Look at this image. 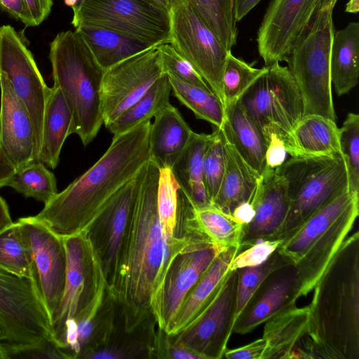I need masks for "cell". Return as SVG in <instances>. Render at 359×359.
<instances>
[{"instance_id": "obj_24", "label": "cell", "mask_w": 359, "mask_h": 359, "mask_svg": "<svg viewBox=\"0 0 359 359\" xmlns=\"http://www.w3.org/2000/svg\"><path fill=\"white\" fill-rule=\"evenodd\" d=\"M156 326V320L151 312L135 326L126 328L123 311L117 302L115 321L109 337L103 345L90 353L87 358L154 359Z\"/></svg>"}, {"instance_id": "obj_8", "label": "cell", "mask_w": 359, "mask_h": 359, "mask_svg": "<svg viewBox=\"0 0 359 359\" xmlns=\"http://www.w3.org/2000/svg\"><path fill=\"white\" fill-rule=\"evenodd\" d=\"M239 100L265 140L276 133L287 151L291 132L304 116L302 97L287 67L280 62L267 66Z\"/></svg>"}, {"instance_id": "obj_42", "label": "cell", "mask_w": 359, "mask_h": 359, "mask_svg": "<svg viewBox=\"0 0 359 359\" xmlns=\"http://www.w3.org/2000/svg\"><path fill=\"white\" fill-rule=\"evenodd\" d=\"M267 71V66L255 68L229 52L222 76L223 105L238 100Z\"/></svg>"}, {"instance_id": "obj_30", "label": "cell", "mask_w": 359, "mask_h": 359, "mask_svg": "<svg viewBox=\"0 0 359 359\" xmlns=\"http://www.w3.org/2000/svg\"><path fill=\"white\" fill-rule=\"evenodd\" d=\"M287 152L292 157L341 154L339 128L335 121L316 114L304 115L291 132Z\"/></svg>"}, {"instance_id": "obj_60", "label": "cell", "mask_w": 359, "mask_h": 359, "mask_svg": "<svg viewBox=\"0 0 359 359\" xmlns=\"http://www.w3.org/2000/svg\"><path fill=\"white\" fill-rule=\"evenodd\" d=\"M345 11L349 13H357L359 11V0H348L346 4Z\"/></svg>"}, {"instance_id": "obj_2", "label": "cell", "mask_w": 359, "mask_h": 359, "mask_svg": "<svg viewBox=\"0 0 359 359\" xmlns=\"http://www.w3.org/2000/svg\"><path fill=\"white\" fill-rule=\"evenodd\" d=\"M151 126L147 120L114 135L101 158L35 216L62 237L84 230L104 203L149 161Z\"/></svg>"}, {"instance_id": "obj_7", "label": "cell", "mask_w": 359, "mask_h": 359, "mask_svg": "<svg viewBox=\"0 0 359 359\" xmlns=\"http://www.w3.org/2000/svg\"><path fill=\"white\" fill-rule=\"evenodd\" d=\"M62 238L67 254L65 284L50 319L52 337L59 347L66 334L90 311L107 286L84 231Z\"/></svg>"}, {"instance_id": "obj_48", "label": "cell", "mask_w": 359, "mask_h": 359, "mask_svg": "<svg viewBox=\"0 0 359 359\" xmlns=\"http://www.w3.org/2000/svg\"><path fill=\"white\" fill-rule=\"evenodd\" d=\"M3 359L11 358H65L53 339L27 344L0 343Z\"/></svg>"}, {"instance_id": "obj_27", "label": "cell", "mask_w": 359, "mask_h": 359, "mask_svg": "<svg viewBox=\"0 0 359 359\" xmlns=\"http://www.w3.org/2000/svg\"><path fill=\"white\" fill-rule=\"evenodd\" d=\"M358 198L359 194L349 189L337 195L313 214L292 236L282 241L276 250L295 266L316 239Z\"/></svg>"}, {"instance_id": "obj_28", "label": "cell", "mask_w": 359, "mask_h": 359, "mask_svg": "<svg viewBox=\"0 0 359 359\" xmlns=\"http://www.w3.org/2000/svg\"><path fill=\"white\" fill-rule=\"evenodd\" d=\"M309 305H296L273 316L263 332L266 347L261 359H292V353L308 334Z\"/></svg>"}, {"instance_id": "obj_39", "label": "cell", "mask_w": 359, "mask_h": 359, "mask_svg": "<svg viewBox=\"0 0 359 359\" xmlns=\"http://www.w3.org/2000/svg\"><path fill=\"white\" fill-rule=\"evenodd\" d=\"M7 187L44 205L58 193L55 175L39 161H32L16 169Z\"/></svg>"}, {"instance_id": "obj_43", "label": "cell", "mask_w": 359, "mask_h": 359, "mask_svg": "<svg viewBox=\"0 0 359 359\" xmlns=\"http://www.w3.org/2000/svg\"><path fill=\"white\" fill-rule=\"evenodd\" d=\"M226 167V150L223 132L215 127L209 135L203 158V179L211 203L216 197Z\"/></svg>"}, {"instance_id": "obj_37", "label": "cell", "mask_w": 359, "mask_h": 359, "mask_svg": "<svg viewBox=\"0 0 359 359\" xmlns=\"http://www.w3.org/2000/svg\"><path fill=\"white\" fill-rule=\"evenodd\" d=\"M172 90L167 74H163L131 107L106 128L114 135L126 133L138 124L150 120L168 107Z\"/></svg>"}, {"instance_id": "obj_29", "label": "cell", "mask_w": 359, "mask_h": 359, "mask_svg": "<svg viewBox=\"0 0 359 359\" xmlns=\"http://www.w3.org/2000/svg\"><path fill=\"white\" fill-rule=\"evenodd\" d=\"M240 251L239 248H231L217 255L185 297L168 334L181 331L211 302L229 272L231 261Z\"/></svg>"}, {"instance_id": "obj_46", "label": "cell", "mask_w": 359, "mask_h": 359, "mask_svg": "<svg viewBox=\"0 0 359 359\" xmlns=\"http://www.w3.org/2000/svg\"><path fill=\"white\" fill-rule=\"evenodd\" d=\"M339 145L344 160L348 189L359 194V115L348 113L339 128Z\"/></svg>"}, {"instance_id": "obj_14", "label": "cell", "mask_w": 359, "mask_h": 359, "mask_svg": "<svg viewBox=\"0 0 359 359\" xmlns=\"http://www.w3.org/2000/svg\"><path fill=\"white\" fill-rule=\"evenodd\" d=\"M0 73L29 114L34 134V161H37L49 88L22 37L9 25L0 27Z\"/></svg>"}, {"instance_id": "obj_63", "label": "cell", "mask_w": 359, "mask_h": 359, "mask_svg": "<svg viewBox=\"0 0 359 359\" xmlns=\"http://www.w3.org/2000/svg\"><path fill=\"white\" fill-rule=\"evenodd\" d=\"M176 1V0H172V1Z\"/></svg>"}, {"instance_id": "obj_18", "label": "cell", "mask_w": 359, "mask_h": 359, "mask_svg": "<svg viewBox=\"0 0 359 359\" xmlns=\"http://www.w3.org/2000/svg\"><path fill=\"white\" fill-rule=\"evenodd\" d=\"M323 0H271L257 32L265 66L280 62L304 31Z\"/></svg>"}, {"instance_id": "obj_57", "label": "cell", "mask_w": 359, "mask_h": 359, "mask_svg": "<svg viewBox=\"0 0 359 359\" xmlns=\"http://www.w3.org/2000/svg\"><path fill=\"white\" fill-rule=\"evenodd\" d=\"M262 0H234L235 17L237 22L241 20Z\"/></svg>"}, {"instance_id": "obj_20", "label": "cell", "mask_w": 359, "mask_h": 359, "mask_svg": "<svg viewBox=\"0 0 359 359\" xmlns=\"http://www.w3.org/2000/svg\"><path fill=\"white\" fill-rule=\"evenodd\" d=\"M255 215L243 226L241 250L255 243L273 241L281 228L289 209L285 180L266 166L252 201Z\"/></svg>"}, {"instance_id": "obj_62", "label": "cell", "mask_w": 359, "mask_h": 359, "mask_svg": "<svg viewBox=\"0 0 359 359\" xmlns=\"http://www.w3.org/2000/svg\"><path fill=\"white\" fill-rule=\"evenodd\" d=\"M3 341V334H2V331H1V329L0 327V342Z\"/></svg>"}, {"instance_id": "obj_41", "label": "cell", "mask_w": 359, "mask_h": 359, "mask_svg": "<svg viewBox=\"0 0 359 359\" xmlns=\"http://www.w3.org/2000/svg\"><path fill=\"white\" fill-rule=\"evenodd\" d=\"M0 268L36 283L32 257L17 222L0 232Z\"/></svg>"}, {"instance_id": "obj_6", "label": "cell", "mask_w": 359, "mask_h": 359, "mask_svg": "<svg viewBox=\"0 0 359 359\" xmlns=\"http://www.w3.org/2000/svg\"><path fill=\"white\" fill-rule=\"evenodd\" d=\"M287 185L289 209L275 240L292 236L316 211L348 189L341 154L321 157H291L274 169Z\"/></svg>"}, {"instance_id": "obj_10", "label": "cell", "mask_w": 359, "mask_h": 359, "mask_svg": "<svg viewBox=\"0 0 359 359\" xmlns=\"http://www.w3.org/2000/svg\"><path fill=\"white\" fill-rule=\"evenodd\" d=\"M142 169L104 203L83 230L111 292L115 287L122 261L141 182Z\"/></svg>"}, {"instance_id": "obj_17", "label": "cell", "mask_w": 359, "mask_h": 359, "mask_svg": "<svg viewBox=\"0 0 359 359\" xmlns=\"http://www.w3.org/2000/svg\"><path fill=\"white\" fill-rule=\"evenodd\" d=\"M17 222L29 250L37 287L51 319L65 284L67 254L63 238L36 216L22 217Z\"/></svg>"}, {"instance_id": "obj_49", "label": "cell", "mask_w": 359, "mask_h": 359, "mask_svg": "<svg viewBox=\"0 0 359 359\" xmlns=\"http://www.w3.org/2000/svg\"><path fill=\"white\" fill-rule=\"evenodd\" d=\"M280 243L277 240H266L259 241L244 251L238 253L231 261L229 270L257 266L268 259V258L276 250Z\"/></svg>"}, {"instance_id": "obj_21", "label": "cell", "mask_w": 359, "mask_h": 359, "mask_svg": "<svg viewBox=\"0 0 359 359\" xmlns=\"http://www.w3.org/2000/svg\"><path fill=\"white\" fill-rule=\"evenodd\" d=\"M0 143L15 170L34 161V134L25 106L0 73Z\"/></svg>"}, {"instance_id": "obj_51", "label": "cell", "mask_w": 359, "mask_h": 359, "mask_svg": "<svg viewBox=\"0 0 359 359\" xmlns=\"http://www.w3.org/2000/svg\"><path fill=\"white\" fill-rule=\"evenodd\" d=\"M266 142V164L269 168L276 169L286 161L288 154L283 142L276 133H270Z\"/></svg>"}, {"instance_id": "obj_5", "label": "cell", "mask_w": 359, "mask_h": 359, "mask_svg": "<svg viewBox=\"0 0 359 359\" xmlns=\"http://www.w3.org/2000/svg\"><path fill=\"white\" fill-rule=\"evenodd\" d=\"M337 0H323L284 57L302 97L304 115L336 121L330 54L334 33L332 12Z\"/></svg>"}, {"instance_id": "obj_33", "label": "cell", "mask_w": 359, "mask_h": 359, "mask_svg": "<svg viewBox=\"0 0 359 359\" xmlns=\"http://www.w3.org/2000/svg\"><path fill=\"white\" fill-rule=\"evenodd\" d=\"M208 138L209 135L192 131L187 145L171 167L180 189L194 208L212 205L203 179V158Z\"/></svg>"}, {"instance_id": "obj_52", "label": "cell", "mask_w": 359, "mask_h": 359, "mask_svg": "<svg viewBox=\"0 0 359 359\" xmlns=\"http://www.w3.org/2000/svg\"><path fill=\"white\" fill-rule=\"evenodd\" d=\"M266 347V341L262 338L245 346L226 350L224 356L229 359H261Z\"/></svg>"}, {"instance_id": "obj_34", "label": "cell", "mask_w": 359, "mask_h": 359, "mask_svg": "<svg viewBox=\"0 0 359 359\" xmlns=\"http://www.w3.org/2000/svg\"><path fill=\"white\" fill-rule=\"evenodd\" d=\"M72 116L61 90L51 88L43 118L41 147L36 161L55 169L67 137L72 134Z\"/></svg>"}, {"instance_id": "obj_3", "label": "cell", "mask_w": 359, "mask_h": 359, "mask_svg": "<svg viewBox=\"0 0 359 359\" xmlns=\"http://www.w3.org/2000/svg\"><path fill=\"white\" fill-rule=\"evenodd\" d=\"M308 334L319 358L359 359V233L346 238L314 287Z\"/></svg>"}, {"instance_id": "obj_1", "label": "cell", "mask_w": 359, "mask_h": 359, "mask_svg": "<svg viewBox=\"0 0 359 359\" xmlns=\"http://www.w3.org/2000/svg\"><path fill=\"white\" fill-rule=\"evenodd\" d=\"M159 168L151 159L142 169L137 196L122 261L111 292L121 306L127 329L141 322L151 311L153 293L170 258L199 232L167 238L157 210Z\"/></svg>"}, {"instance_id": "obj_35", "label": "cell", "mask_w": 359, "mask_h": 359, "mask_svg": "<svg viewBox=\"0 0 359 359\" xmlns=\"http://www.w3.org/2000/svg\"><path fill=\"white\" fill-rule=\"evenodd\" d=\"M75 30L81 35L96 60L104 70L128 57L154 48L104 28L79 26Z\"/></svg>"}, {"instance_id": "obj_44", "label": "cell", "mask_w": 359, "mask_h": 359, "mask_svg": "<svg viewBox=\"0 0 359 359\" xmlns=\"http://www.w3.org/2000/svg\"><path fill=\"white\" fill-rule=\"evenodd\" d=\"M179 189L171 168H159L157 210L163 233L167 238L176 236Z\"/></svg>"}, {"instance_id": "obj_45", "label": "cell", "mask_w": 359, "mask_h": 359, "mask_svg": "<svg viewBox=\"0 0 359 359\" xmlns=\"http://www.w3.org/2000/svg\"><path fill=\"white\" fill-rule=\"evenodd\" d=\"M289 263L276 250L262 264L236 269V318L263 280L274 270ZM236 320V319H235Z\"/></svg>"}, {"instance_id": "obj_55", "label": "cell", "mask_w": 359, "mask_h": 359, "mask_svg": "<svg viewBox=\"0 0 359 359\" xmlns=\"http://www.w3.org/2000/svg\"><path fill=\"white\" fill-rule=\"evenodd\" d=\"M15 171V167L6 156L0 143V189L7 187Z\"/></svg>"}, {"instance_id": "obj_58", "label": "cell", "mask_w": 359, "mask_h": 359, "mask_svg": "<svg viewBox=\"0 0 359 359\" xmlns=\"http://www.w3.org/2000/svg\"><path fill=\"white\" fill-rule=\"evenodd\" d=\"M13 223L7 203L0 195V232Z\"/></svg>"}, {"instance_id": "obj_25", "label": "cell", "mask_w": 359, "mask_h": 359, "mask_svg": "<svg viewBox=\"0 0 359 359\" xmlns=\"http://www.w3.org/2000/svg\"><path fill=\"white\" fill-rule=\"evenodd\" d=\"M220 128L243 160L262 175L266 166L267 142L240 100L224 107V118Z\"/></svg>"}, {"instance_id": "obj_31", "label": "cell", "mask_w": 359, "mask_h": 359, "mask_svg": "<svg viewBox=\"0 0 359 359\" xmlns=\"http://www.w3.org/2000/svg\"><path fill=\"white\" fill-rule=\"evenodd\" d=\"M224 142L225 170L219 191L212 204L224 213L231 215L238 205L252 202L262 175L243 160L225 137Z\"/></svg>"}, {"instance_id": "obj_50", "label": "cell", "mask_w": 359, "mask_h": 359, "mask_svg": "<svg viewBox=\"0 0 359 359\" xmlns=\"http://www.w3.org/2000/svg\"><path fill=\"white\" fill-rule=\"evenodd\" d=\"M155 358L161 359H201L190 350L170 342L168 334L163 329L156 330Z\"/></svg>"}, {"instance_id": "obj_22", "label": "cell", "mask_w": 359, "mask_h": 359, "mask_svg": "<svg viewBox=\"0 0 359 359\" xmlns=\"http://www.w3.org/2000/svg\"><path fill=\"white\" fill-rule=\"evenodd\" d=\"M359 214V198L346 210L309 248L295 265L299 277L298 298L306 296L335 256Z\"/></svg>"}, {"instance_id": "obj_61", "label": "cell", "mask_w": 359, "mask_h": 359, "mask_svg": "<svg viewBox=\"0 0 359 359\" xmlns=\"http://www.w3.org/2000/svg\"><path fill=\"white\" fill-rule=\"evenodd\" d=\"M151 1L156 3L158 6L167 9L169 11L170 10V8H171V6L172 4V0H151Z\"/></svg>"}, {"instance_id": "obj_16", "label": "cell", "mask_w": 359, "mask_h": 359, "mask_svg": "<svg viewBox=\"0 0 359 359\" xmlns=\"http://www.w3.org/2000/svg\"><path fill=\"white\" fill-rule=\"evenodd\" d=\"M163 74L160 53L156 47L105 70L101 86L104 126L111 123L135 104Z\"/></svg>"}, {"instance_id": "obj_40", "label": "cell", "mask_w": 359, "mask_h": 359, "mask_svg": "<svg viewBox=\"0 0 359 359\" xmlns=\"http://www.w3.org/2000/svg\"><path fill=\"white\" fill-rule=\"evenodd\" d=\"M168 78L174 95L193 111L196 118L206 121L217 128L222 126L224 107L212 91L184 83L170 76Z\"/></svg>"}, {"instance_id": "obj_26", "label": "cell", "mask_w": 359, "mask_h": 359, "mask_svg": "<svg viewBox=\"0 0 359 359\" xmlns=\"http://www.w3.org/2000/svg\"><path fill=\"white\" fill-rule=\"evenodd\" d=\"M149 133L150 159L159 168H170L187 145L192 130L170 104L154 116Z\"/></svg>"}, {"instance_id": "obj_15", "label": "cell", "mask_w": 359, "mask_h": 359, "mask_svg": "<svg viewBox=\"0 0 359 359\" xmlns=\"http://www.w3.org/2000/svg\"><path fill=\"white\" fill-rule=\"evenodd\" d=\"M237 273L229 271L218 292L205 308L181 331L168 334L171 343L201 359L224 357L236 319Z\"/></svg>"}, {"instance_id": "obj_36", "label": "cell", "mask_w": 359, "mask_h": 359, "mask_svg": "<svg viewBox=\"0 0 359 359\" xmlns=\"http://www.w3.org/2000/svg\"><path fill=\"white\" fill-rule=\"evenodd\" d=\"M186 227L194 229L206 236L222 252L231 248H239L243 225L232 215L224 213L212 204L192 209L187 214Z\"/></svg>"}, {"instance_id": "obj_12", "label": "cell", "mask_w": 359, "mask_h": 359, "mask_svg": "<svg viewBox=\"0 0 359 359\" xmlns=\"http://www.w3.org/2000/svg\"><path fill=\"white\" fill-rule=\"evenodd\" d=\"M3 341L27 344L53 339L50 318L35 281L0 268Z\"/></svg>"}, {"instance_id": "obj_32", "label": "cell", "mask_w": 359, "mask_h": 359, "mask_svg": "<svg viewBox=\"0 0 359 359\" xmlns=\"http://www.w3.org/2000/svg\"><path fill=\"white\" fill-rule=\"evenodd\" d=\"M332 84L339 96L348 93L358 82L359 22H350L334 33L330 54Z\"/></svg>"}, {"instance_id": "obj_47", "label": "cell", "mask_w": 359, "mask_h": 359, "mask_svg": "<svg viewBox=\"0 0 359 359\" xmlns=\"http://www.w3.org/2000/svg\"><path fill=\"white\" fill-rule=\"evenodd\" d=\"M156 48L160 53L164 73L184 83L212 91L202 76L170 43H162Z\"/></svg>"}, {"instance_id": "obj_13", "label": "cell", "mask_w": 359, "mask_h": 359, "mask_svg": "<svg viewBox=\"0 0 359 359\" xmlns=\"http://www.w3.org/2000/svg\"><path fill=\"white\" fill-rule=\"evenodd\" d=\"M219 252L208 237L201 236L170 258L151 299L158 327L169 332L185 297Z\"/></svg>"}, {"instance_id": "obj_53", "label": "cell", "mask_w": 359, "mask_h": 359, "mask_svg": "<svg viewBox=\"0 0 359 359\" xmlns=\"http://www.w3.org/2000/svg\"><path fill=\"white\" fill-rule=\"evenodd\" d=\"M34 26L40 25L50 13L53 0H24Z\"/></svg>"}, {"instance_id": "obj_9", "label": "cell", "mask_w": 359, "mask_h": 359, "mask_svg": "<svg viewBox=\"0 0 359 359\" xmlns=\"http://www.w3.org/2000/svg\"><path fill=\"white\" fill-rule=\"evenodd\" d=\"M72 24L110 29L151 47L170 42V11L151 0H84Z\"/></svg>"}, {"instance_id": "obj_11", "label": "cell", "mask_w": 359, "mask_h": 359, "mask_svg": "<svg viewBox=\"0 0 359 359\" xmlns=\"http://www.w3.org/2000/svg\"><path fill=\"white\" fill-rule=\"evenodd\" d=\"M170 42L195 68L223 104L222 76L229 51L201 18L188 0L172 1Z\"/></svg>"}, {"instance_id": "obj_19", "label": "cell", "mask_w": 359, "mask_h": 359, "mask_svg": "<svg viewBox=\"0 0 359 359\" xmlns=\"http://www.w3.org/2000/svg\"><path fill=\"white\" fill-rule=\"evenodd\" d=\"M299 277L296 266L287 264L272 271L252 294L236 317L233 332L245 334L278 313L296 305Z\"/></svg>"}, {"instance_id": "obj_56", "label": "cell", "mask_w": 359, "mask_h": 359, "mask_svg": "<svg viewBox=\"0 0 359 359\" xmlns=\"http://www.w3.org/2000/svg\"><path fill=\"white\" fill-rule=\"evenodd\" d=\"M232 217L243 226L248 224L255 215V210L252 202H245L233 210Z\"/></svg>"}, {"instance_id": "obj_38", "label": "cell", "mask_w": 359, "mask_h": 359, "mask_svg": "<svg viewBox=\"0 0 359 359\" xmlns=\"http://www.w3.org/2000/svg\"><path fill=\"white\" fill-rule=\"evenodd\" d=\"M201 18L228 50L236 44L234 0H188Z\"/></svg>"}, {"instance_id": "obj_54", "label": "cell", "mask_w": 359, "mask_h": 359, "mask_svg": "<svg viewBox=\"0 0 359 359\" xmlns=\"http://www.w3.org/2000/svg\"><path fill=\"white\" fill-rule=\"evenodd\" d=\"M0 8L27 27H33L24 0H0Z\"/></svg>"}, {"instance_id": "obj_23", "label": "cell", "mask_w": 359, "mask_h": 359, "mask_svg": "<svg viewBox=\"0 0 359 359\" xmlns=\"http://www.w3.org/2000/svg\"><path fill=\"white\" fill-rule=\"evenodd\" d=\"M116 305L107 285L90 311L65 336L60 348L66 359H86L106 342L114 327Z\"/></svg>"}, {"instance_id": "obj_59", "label": "cell", "mask_w": 359, "mask_h": 359, "mask_svg": "<svg viewBox=\"0 0 359 359\" xmlns=\"http://www.w3.org/2000/svg\"><path fill=\"white\" fill-rule=\"evenodd\" d=\"M83 1L84 0H64L65 5L72 9L73 15L78 13Z\"/></svg>"}, {"instance_id": "obj_4", "label": "cell", "mask_w": 359, "mask_h": 359, "mask_svg": "<svg viewBox=\"0 0 359 359\" xmlns=\"http://www.w3.org/2000/svg\"><path fill=\"white\" fill-rule=\"evenodd\" d=\"M53 86L58 88L72 116V134L89 144L103 124L101 86L105 70L75 31L58 33L50 44Z\"/></svg>"}]
</instances>
